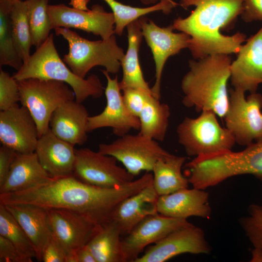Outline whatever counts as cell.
<instances>
[{
  "label": "cell",
  "instance_id": "cell-1",
  "mask_svg": "<svg viewBox=\"0 0 262 262\" xmlns=\"http://www.w3.org/2000/svg\"><path fill=\"white\" fill-rule=\"evenodd\" d=\"M151 180L150 175L145 173L124 185L108 188L85 183L73 175L50 177L27 189L0 194V203H27L46 210H71L99 225L110 220L114 210L121 201L141 190Z\"/></svg>",
  "mask_w": 262,
  "mask_h": 262
},
{
  "label": "cell",
  "instance_id": "cell-2",
  "mask_svg": "<svg viewBox=\"0 0 262 262\" xmlns=\"http://www.w3.org/2000/svg\"><path fill=\"white\" fill-rule=\"evenodd\" d=\"M244 0H180L184 9L195 6L186 17H178L172 24L174 29L190 37L188 49L195 59L208 55L237 54L245 34L237 33L231 36L221 33V30L231 25L241 15Z\"/></svg>",
  "mask_w": 262,
  "mask_h": 262
},
{
  "label": "cell",
  "instance_id": "cell-3",
  "mask_svg": "<svg viewBox=\"0 0 262 262\" xmlns=\"http://www.w3.org/2000/svg\"><path fill=\"white\" fill-rule=\"evenodd\" d=\"M232 61L231 57L225 54L189 60V70L181 82L183 104L194 108L197 112L211 111L224 118L229 105L227 83Z\"/></svg>",
  "mask_w": 262,
  "mask_h": 262
},
{
  "label": "cell",
  "instance_id": "cell-4",
  "mask_svg": "<svg viewBox=\"0 0 262 262\" xmlns=\"http://www.w3.org/2000/svg\"><path fill=\"white\" fill-rule=\"evenodd\" d=\"M13 77L16 81L38 78L65 82L73 90L75 100L80 103L89 97L99 98L105 90L96 75L82 78L69 68L59 55L52 34H50L47 40L36 48L28 61L23 63Z\"/></svg>",
  "mask_w": 262,
  "mask_h": 262
},
{
  "label": "cell",
  "instance_id": "cell-5",
  "mask_svg": "<svg viewBox=\"0 0 262 262\" xmlns=\"http://www.w3.org/2000/svg\"><path fill=\"white\" fill-rule=\"evenodd\" d=\"M54 31L68 44V52L63 60L77 76L85 78L96 66H102L109 73H117L125 53L119 47L115 34L108 39L89 40L70 29L57 28Z\"/></svg>",
  "mask_w": 262,
  "mask_h": 262
},
{
  "label": "cell",
  "instance_id": "cell-6",
  "mask_svg": "<svg viewBox=\"0 0 262 262\" xmlns=\"http://www.w3.org/2000/svg\"><path fill=\"white\" fill-rule=\"evenodd\" d=\"M178 141L189 156L210 155L231 150L235 140L231 132L222 127L217 115L204 111L196 118L185 117L177 128Z\"/></svg>",
  "mask_w": 262,
  "mask_h": 262
},
{
  "label": "cell",
  "instance_id": "cell-7",
  "mask_svg": "<svg viewBox=\"0 0 262 262\" xmlns=\"http://www.w3.org/2000/svg\"><path fill=\"white\" fill-rule=\"evenodd\" d=\"M17 82L19 102L28 109L34 119L39 137L49 130L54 111L64 102L75 99L73 90L62 82L38 78Z\"/></svg>",
  "mask_w": 262,
  "mask_h": 262
},
{
  "label": "cell",
  "instance_id": "cell-8",
  "mask_svg": "<svg viewBox=\"0 0 262 262\" xmlns=\"http://www.w3.org/2000/svg\"><path fill=\"white\" fill-rule=\"evenodd\" d=\"M98 151L121 162L134 177L142 171H152L156 162L169 153L156 140L140 133H127L110 143H101Z\"/></svg>",
  "mask_w": 262,
  "mask_h": 262
},
{
  "label": "cell",
  "instance_id": "cell-9",
  "mask_svg": "<svg viewBox=\"0 0 262 262\" xmlns=\"http://www.w3.org/2000/svg\"><path fill=\"white\" fill-rule=\"evenodd\" d=\"M228 111L224 116L226 128L235 142L247 146L262 136V95L257 92L245 97L239 89H230Z\"/></svg>",
  "mask_w": 262,
  "mask_h": 262
},
{
  "label": "cell",
  "instance_id": "cell-10",
  "mask_svg": "<svg viewBox=\"0 0 262 262\" xmlns=\"http://www.w3.org/2000/svg\"><path fill=\"white\" fill-rule=\"evenodd\" d=\"M73 176L81 181L102 188H115L131 181L134 176L117 164L115 157L88 148L75 149Z\"/></svg>",
  "mask_w": 262,
  "mask_h": 262
},
{
  "label": "cell",
  "instance_id": "cell-11",
  "mask_svg": "<svg viewBox=\"0 0 262 262\" xmlns=\"http://www.w3.org/2000/svg\"><path fill=\"white\" fill-rule=\"evenodd\" d=\"M48 14L52 29L74 28L108 39L115 34V17L112 12H106L99 4L90 9L71 8L65 4L49 5Z\"/></svg>",
  "mask_w": 262,
  "mask_h": 262
},
{
  "label": "cell",
  "instance_id": "cell-12",
  "mask_svg": "<svg viewBox=\"0 0 262 262\" xmlns=\"http://www.w3.org/2000/svg\"><path fill=\"white\" fill-rule=\"evenodd\" d=\"M142 33L146 42L150 48L155 64V78L151 91L160 99L161 83L163 68L167 59L188 48L190 37L183 32H173V25L160 27L145 16L140 17Z\"/></svg>",
  "mask_w": 262,
  "mask_h": 262
},
{
  "label": "cell",
  "instance_id": "cell-13",
  "mask_svg": "<svg viewBox=\"0 0 262 262\" xmlns=\"http://www.w3.org/2000/svg\"><path fill=\"white\" fill-rule=\"evenodd\" d=\"M211 250L203 230L190 224L155 243L134 262H164L183 253L208 254Z\"/></svg>",
  "mask_w": 262,
  "mask_h": 262
},
{
  "label": "cell",
  "instance_id": "cell-14",
  "mask_svg": "<svg viewBox=\"0 0 262 262\" xmlns=\"http://www.w3.org/2000/svg\"><path fill=\"white\" fill-rule=\"evenodd\" d=\"M208 168L216 183L245 174L252 175L262 181V143L253 142L239 151L230 150L213 154L208 159Z\"/></svg>",
  "mask_w": 262,
  "mask_h": 262
},
{
  "label": "cell",
  "instance_id": "cell-15",
  "mask_svg": "<svg viewBox=\"0 0 262 262\" xmlns=\"http://www.w3.org/2000/svg\"><path fill=\"white\" fill-rule=\"evenodd\" d=\"M107 80L104 93L106 105L100 114L89 116L88 132L105 127L112 129L115 135L123 136L132 129L139 130V119L133 115L126 107L122 98L117 77L112 78L106 70H101Z\"/></svg>",
  "mask_w": 262,
  "mask_h": 262
},
{
  "label": "cell",
  "instance_id": "cell-16",
  "mask_svg": "<svg viewBox=\"0 0 262 262\" xmlns=\"http://www.w3.org/2000/svg\"><path fill=\"white\" fill-rule=\"evenodd\" d=\"M190 224L187 219L167 217L158 213L147 216L121 239L124 262H134L147 246Z\"/></svg>",
  "mask_w": 262,
  "mask_h": 262
},
{
  "label": "cell",
  "instance_id": "cell-17",
  "mask_svg": "<svg viewBox=\"0 0 262 262\" xmlns=\"http://www.w3.org/2000/svg\"><path fill=\"white\" fill-rule=\"evenodd\" d=\"M36 122L27 108L16 104L0 112V141L17 153L35 151L39 139Z\"/></svg>",
  "mask_w": 262,
  "mask_h": 262
},
{
  "label": "cell",
  "instance_id": "cell-18",
  "mask_svg": "<svg viewBox=\"0 0 262 262\" xmlns=\"http://www.w3.org/2000/svg\"><path fill=\"white\" fill-rule=\"evenodd\" d=\"M230 66V80L235 89L255 93L262 83V27L242 45Z\"/></svg>",
  "mask_w": 262,
  "mask_h": 262
},
{
  "label": "cell",
  "instance_id": "cell-19",
  "mask_svg": "<svg viewBox=\"0 0 262 262\" xmlns=\"http://www.w3.org/2000/svg\"><path fill=\"white\" fill-rule=\"evenodd\" d=\"M52 233L66 250H77L89 242L98 225L85 216L63 209L47 210Z\"/></svg>",
  "mask_w": 262,
  "mask_h": 262
},
{
  "label": "cell",
  "instance_id": "cell-20",
  "mask_svg": "<svg viewBox=\"0 0 262 262\" xmlns=\"http://www.w3.org/2000/svg\"><path fill=\"white\" fill-rule=\"evenodd\" d=\"M157 210L160 214L177 218L194 216L209 219L211 215L208 193L194 187L159 196Z\"/></svg>",
  "mask_w": 262,
  "mask_h": 262
},
{
  "label": "cell",
  "instance_id": "cell-21",
  "mask_svg": "<svg viewBox=\"0 0 262 262\" xmlns=\"http://www.w3.org/2000/svg\"><path fill=\"white\" fill-rule=\"evenodd\" d=\"M89 115L82 103L67 101L53 112L49 129L57 137L73 146L82 145L87 140Z\"/></svg>",
  "mask_w": 262,
  "mask_h": 262
},
{
  "label": "cell",
  "instance_id": "cell-22",
  "mask_svg": "<svg viewBox=\"0 0 262 262\" xmlns=\"http://www.w3.org/2000/svg\"><path fill=\"white\" fill-rule=\"evenodd\" d=\"M34 152L41 165L51 177L73 175L74 146L57 137L50 129L39 138Z\"/></svg>",
  "mask_w": 262,
  "mask_h": 262
},
{
  "label": "cell",
  "instance_id": "cell-23",
  "mask_svg": "<svg viewBox=\"0 0 262 262\" xmlns=\"http://www.w3.org/2000/svg\"><path fill=\"white\" fill-rule=\"evenodd\" d=\"M159 196L152 181L145 188L121 201L114 210L110 220L119 228L121 235H126L140 221L158 213Z\"/></svg>",
  "mask_w": 262,
  "mask_h": 262
},
{
  "label": "cell",
  "instance_id": "cell-24",
  "mask_svg": "<svg viewBox=\"0 0 262 262\" xmlns=\"http://www.w3.org/2000/svg\"><path fill=\"white\" fill-rule=\"evenodd\" d=\"M3 204L33 244L36 252L35 258L42 262L43 248L51 233L47 210L27 203Z\"/></svg>",
  "mask_w": 262,
  "mask_h": 262
},
{
  "label": "cell",
  "instance_id": "cell-25",
  "mask_svg": "<svg viewBox=\"0 0 262 262\" xmlns=\"http://www.w3.org/2000/svg\"><path fill=\"white\" fill-rule=\"evenodd\" d=\"M50 177L40 164L35 152H17L6 179L0 186V194L27 189Z\"/></svg>",
  "mask_w": 262,
  "mask_h": 262
},
{
  "label": "cell",
  "instance_id": "cell-26",
  "mask_svg": "<svg viewBox=\"0 0 262 262\" xmlns=\"http://www.w3.org/2000/svg\"><path fill=\"white\" fill-rule=\"evenodd\" d=\"M126 27L128 48L121 62L123 75L119 82L120 89L122 91L127 88H138L152 93L151 89L144 78L139 60V50L143 37L140 18L130 23Z\"/></svg>",
  "mask_w": 262,
  "mask_h": 262
},
{
  "label": "cell",
  "instance_id": "cell-27",
  "mask_svg": "<svg viewBox=\"0 0 262 262\" xmlns=\"http://www.w3.org/2000/svg\"><path fill=\"white\" fill-rule=\"evenodd\" d=\"M186 158L169 153L155 164L152 183L160 196L166 195L188 188V180L181 172Z\"/></svg>",
  "mask_w": 262,
  "mask_h": 262
},
{
  "label": "cell",
  "instance_id": "cell-28",
  "mask_svg": "<svg viewBox=\"0 0 262 262\" xmlns=\"http://www.w3.org/2000/svg\"><path fill=\"white\" fill-rule=\"evenodd\" d=\"M122 236L112 220L98 225L86 244L97 262H124Z\"/></svg>",
  "mask_w": 262,
  "mask_h": 262
},
{
  "label": "cell",
  "instance_id": "cell-29",
  "mask_svg": "<svg viewBox=\"0 0 262 262\" xmlns=\"http://www.w3.org/2000/svg\"><path fill=\"white\" fill-rule=\"evenodd\" d=\"M170 116L169 106L150 95L138 116L140 123L139 133L157 141H164Z\"/></svg>",
  "mask_w": 262,
  "mask_h": 262
},
{
  "label": "cell",
  "instance_id": "cell-30",
  "mask_svg": "<svg viewBox=\"0 0 262 262\" xmlns=\"http://www.w3.org/2000/svg\"><path fill=\"white\" fill-rule=\"evenodd\" d=\"M13 4L0 0V66H8L18 71L23 61L13 35L10 13Z\"/></svg>",
  "mask_w": 262,
  "mask_h": 262
},
{
  "label": "cell",
  "instance_id": "cell-31",
  "mask_svg": "<svg viewBox=\"0 0 262 262\" xmlns=\"http://www.w3.org/2000/svg\"><path fill=\"white\" fill-rule=\"evenodd\" d=\"M110 6L115 17V34L121 35L124 28L131 22L156 11L169 14L179 4L172 0H164L153 5L146 7H137L125 5L116 0H104Z\"/></svg>",
  "mask_w": 262,
  "mask_h": 262
},
{
  "label": "cell",
  "instance_id": "cell-32",
  "mask_svg": "<svg viewBox=\"0 0 262 262\" xmlns=\"http://www.w3.org/2000/svg\"><path fill=\"white\" fill-rule=\"evenodd\" d=\"M0 235L14 245L26 262H32L33 258H36V252L33 244L15 218L1 203H0Z\"/></svg>",
  "mask_w": 262,
  "mask_h": 262
},
{
  "label": "cell",
  "instance_id": "cell-33",
  "mask_svg": "<svg viewBox=\"0 0 262 262\" xmlns=\"http://www.w3.org/2000/svg\"><path fill=\"white\" fill-rule=\"evenodd\" d=\"M13 35L16 48L23 61H28L33 46L26 0H19L13 4L10 13Z\"/></svg>",
  "mask_w": 262,
  "mask_h": 262
},
{
  "label": "cell",
  "instance_id": "cell-34",
  "mask_svg": "<svg viewBox=\"0 0 262 262\" xmlns=\"http://www.w3.org/2000/svg\"><path fill=\"white\" fill-rule=\"evenodd\" d=\"M49 0H26L28 17L32 38L36 48L41 46L49 36L52 29L48 14Z\"/></svg>",
  "mask_w": 262,
  "mask_h": 262
},
{
  "label": "cell",
  "instance_id": "cell-35",
  "mask_svg": "<svg viewBox=\"0 0 262 262\" xmlns=\"http://www.w3.org/2000/svg\"><path fill=\"white\" fill-rule=\"evenodd\" d=\"M248 212V216L240 219V225L254 249L262 251V206L251 204Z\"/></svg>",
  "mask_w": 262,
  "mask_h": 262
},
{
  "label": "cell",
  "instance_id": "cell-36",
  "mask_svg": "<svg viewBox=\"0 0 262 262\" xmlns=\"http://www.w3.org/2000/svg\"><path fill=\"white\" fill-rule=\"evenodd\" d=\"M20 101V91L17 81L13 76L0 69V110L9 109Z\"/></svg>",
  "mask_w": 262,
  "mask_h": 262
},
{
  "label": "cell",
  "instance_id": "cell-37",
  "mask_svg": "<svg viewBox=\"0 0 262 262\" xmlns=\"http://www.w3.org/2000/svg\"><path fill=\"white\" fill-rule=\"evenodd\" d=\"M122 91L126 107L133 115L138 117L148 97L152 93L138 88H127Z\"/></svg>",
  "mask_w": 262,
  "mask_h": 262
},
{
  "label": "cell",
  "instance_id": "cell-38",
  "mask_svg": "<svg viewBox=\"0 0 262 262\" xmlns=\"http://www.w3.org/2000/svg\"><path fill=\"white\" fill-rule=\"evenodd\" d=\"M66 257L65 249L51 231L43 249L42 262H66Z\"/></svg>",
  "mask_w": 262,
  "mask_h": 262
},
{
  "label": "cell",
  "instance_id": "cell-39",
  "mask_svg": "<svg viewBox=\"0 0 262 262\" xmlns=\"http://www.w3.org/2000/svg\"><path fill=\"white\" fill-rule=\"evenodd\" d=\"M0 262H26L14 245L1 235H0Z\"/></svg>",
  "mask_w": 262,
  "mask_h": 262
},
{
  "label": "cell",
  "instance_id": "cell-40",
  "mask_svg": "<svg viewBox=\"0 0 262 262\" xmlns=\"http://www.w3.org/2000/svg\"><path fill=\"white\" fill-rule=\"evenodd\" d=\"M16 152L14 149L1 145L0 147V186L6 179Z\"/></svg>",
  "mask_w": 262,
  "mask_h": 262
},
{
  "label": "cell",
  "instance_id": "cell-41",
  "mask_svg": "<svg viewBox=\"0 0 262 262\" xmlns=\"http://www.w3.org/2000/svg\"><path fill=\"white\" fill-rule=\"evenodd\" d=\"M242 19L246 22L262 21V0H244Z\"/></svg>",
  "mask_w": 262,
  "mask_h": 262
},
{
  "label": "cell",
  "instance_id": "cell-42",
  "mask_svg": "<svg viewBox=\"0 0 262 262\" xmlns=\"http://www.w3.org/2000/svg\"><path fill=\"white\" fill-rule=\"evenodd\" d=\"M77 255L78 262H97L86 245L77 250Z\"/></svg>",
  "mask_w": 262,
  "mask_h": 262
},
{
  "label": "cell",
  "instance_id": "cell-43",
  "mask_svg": "<svg viewBox=\"0 0 262 262\" xmlns=\"http://www.w3.org/2000/svg\"><path fill=\"white\" fill-rule=\"evenodd\" d=\"M164 0H140L141 2L145 5H148L151 4H155L160 1Z\"/></svg>",
  "mask_w": 262,
  "mask_h": 262
},
{
  "label": "cell",
  "instance_id": "cell-44",
  "mask_svg": "<svg viewBox=\"0 0 262 262\" xmlns=\"http://www.w3.org/2000/svg\"><path fill=\"white\" fill-rule=\"evenodd\" d=\"M11 3L13 4H14L15 3L17 2L19 0H6Z\"/></svg>",
  "mask_w": 262,
  "mask_h": 262
},
{
  "label": "cell",
  "instance_id": "cell-45",
  "mask_svg": "<svg viewBox=\"0 0 262 262\" xmlns=\"http://www.w3.org/2000/svg\"><path fill=\"white\" fill-rule=\"evenodd\" d=\"M257 142L262 143V136L261 139Z\"/></svg>",
  "mask_w": 262,
  "mask_h": 262
}]
</instances>
